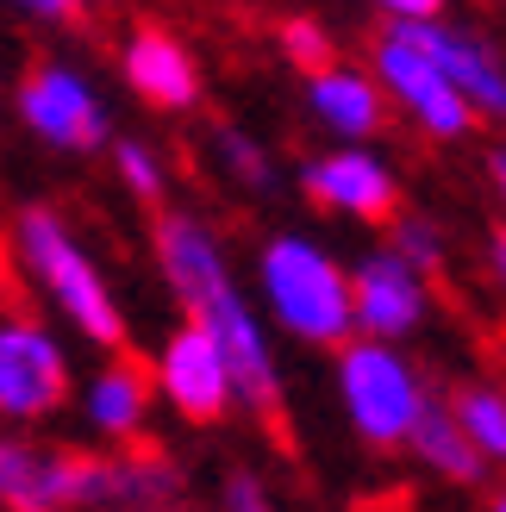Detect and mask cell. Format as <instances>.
Wrapping results in <instances>:
<instances>
[{
	"instance_id": "obj_1",
	"label": "cell",
	"mask_w": 506,
	"mask_h": 512,
	"mask_svg": "<svg viewBox=\"0 0 506 512\" xmlns=\"http://www.w3.org/2000/svg\"><path fill=\"white\" fill-rule=\"evenodd\" d=\"M150 250H157V269L169 281L175 306H182V319L219 344L225 369H232V388H238V406H250L263 425H275L282 419V356H275V331L263 319V306L244 294L225 238L200 213L163 207Z\"/></svg>"
},
{
	"instance_id": "obj_2",
	"label": "cell",
	"mask_w": 506,
	"mask_h": 512,
	"mask_svg": "<svg viewBox=\"0 0 506 512\" xmlns=\"http://www.w3.org/2000/svg\"><path fill=\"white\" fill-rule=\"evenodd\" d=\"M169 494H175V469L163 456H88L0 425V512L157 506Z\"/></svg>"
},
{
	"instance_id": "obj_3",
	"label": "cell",
	"mask_w": 506,
	"mask_h": 512,
	"mask_svg": "<svg viewBox=\"0 0 506 512\" xmlns=\"http://www.w3.org/2000/svg\"><path fill=\"white\" fill-rule=\"evenodd\" d=\"M257 306L269 331L307 344V350H338L357 338L350 325V263L325 250L313 232H269L257 244Z\"/></svg>"
},
{
	"instance_id": "obj_4",
	"label": "cell",
	"mask_w": 506,
	"mask_h": 512,
	"mask_svg": "<svg viewBox=\"0 0 506 512\" xmlns=\"http://www.w3.org/2000/svg\"><path fill=\"white\" fill-rule=\"evenodd\" d=\"M13 256L32 275V288L57 313L75 338H88L94 350H125V306L113 294L107 269L94 263V250L75 238V225L57 207H25L13 219Z\"/></svg>"
},
{
	"instance_id": "obj_5",
	"label": "cell",
	"mask_w": 506,
	"mask_h": 512,
	"mask_svg": "<svg viewBox=\"0 0 506 512\" xmlns=\"http://www.w3.org/2000/svg\"><path fill=\"white\" fill-rule=\"evenodd\" d=\"M332 375H338V406L350 431L369 450H400L413 419L432 400V381L419 375L407 344H382V338H344L332 350Z\"/></svg>"
},
{
	"instance_id": "obj_6",
	"label": "cell",
	"mask_w": 506,
	"mask_h": 512,
	"mask_svg": "<svg viewBox=\"0 0 506 512\" xmlns=\"http://www.w3.org/2000/svg\"><path fill=\"white\" fill-rule=\"evenodd\" d=\"M369 75L382 82L388 113H400L413 132H425L432 144H463L475 132V113L463 107V94L450 88V75L438 69L432 50L419 44L413 25L388 19L382 32H375V44H369Z\"/></svg>"
},
{
	"instance_id": "obj_7",
	"label": "cell",
	"mask_w": 506,
	"mask_h": 512,
	"mask_svg": "<svg viewBox=\"0 0 506 512\" xmlns=\"http://www.w3.org/2000/svg\"><path fill=\"white\" fill-rule=\"evenodd\" d=\"M13 113L38 144L63 150V157H94V150L113 138V113H107V100H100V88L63 57H44L19 75Z\"/></svg>"
},
{
	"instance_id": "obj_8",
	"label": "cell",
	"mask_w": 506,
	"mask_h": 512,
	"mask_svg": "<svg viewBox=\"0 0 506 512\" xmlns=\"http://www.w3.org/2000/svg\"><path fill=\"white\" fill-rule=\"evenodd\" d=\"M75 394V363L69 344L44 319L7 313L0 319V425H44L57 419Z\"/></svg>"
},
{
	"instance_id": "obj_9",
	"label": "cell",
	"mask_w": 506,
	"mask_h": 512,
	"mask_svg": "<svg viewBox=\"0 0 506 512\" xmlns=\"http://www.w3.org/2000/svg\"><path fill=\"white\" fill-rule=\"evenodd\" d=\"M300 194L332 219L388 225L400 213V175L375 144H332L300 163Z\"/></svg>"
},
{
	"instance_id": "obj_10",
	"label": "cell",
	"mask_w": 506,
	"mask_h": 512,
	"mask_svg": "<svg viewBox=\"0 0 506 512\" xmlns=\"http://www.w3.org/2000/svg\"><path fill=\"white\" fill-rule=\"evenodd\" d=\"M150 388H157V400H169L188 425H225L232 406H238V388H232V369H225L219 344L188 319L175 331H163L157 356H150Z\"/></svg>"
},
{
	"instance_id": "obj_11",
	"label": "cell",
	"mask_w": 506,
	"mask_h": 512,
	"mask_svg": "<svg viewBox=\"0 0 506 512\" xmlns=\"http://www.w3.org/2000/svg\"><path fill=\"white\" fill-rule=\"evenodd\" d=\"M425 319H432V275L400 263L388 244L363 250L350 263V325H357V338L407 344L425 331Z\"/></svg>"
},
{
	"instance_id": "obj_12",
	"label": "cell",
	"mask_w": 506,
	"mask_h": 512,
	"mask_svg": "<svg viewBox=\"0 0 506 512\" xmlns=\"http://www.w3.org/2000/svg\"><path fill=\"white\" fill-rule=\"evenodd\" d=\"M413 32L438 57V69L450 75V88L463 94L475 125H506V50L457 19H419Z\"/></svg>"
},
{
	"instance_id": "obj_13",
	"label": "cell",
	"mask_w": 506,
	"mask_h": 512,
	"mask_svg": "<svg viewBox=\"0 0 506 512\" xmlns=\"http://www.w3.org/2000/svg\"><path fill=\"white\" fill-rule=\"evenodd\" d=\"M119 75H125V88H132L144 107H157V113L200 107V63H194V50L175 32H163V25H132V32H125Z\"/></svg>"
},
{
	"instance_id": "obj_14",
	"label": "cell",
	"mask_w": 506,
	"mask_h": 512,
	"mask_svg": "<svg viewBox=\"0 0 506 512\" xmlns=\"http://www.w3.org/2000/svg\"><path fill=\"white\" fill-rule=\"evenodd\" d=\"M307 113H313L319 132H332L338 144H369L388 125V94L369 69L338 57V63L307 75Z\"/></svg>"
},
{
	"instance_id": "obj_15",
	"label": "cell",
	"mask_w": 506,
	"mask_h": 512,
	"mask_svg": "<svg viewBox=\"0 0 506 512\" xmlns=\"http://www.w3.org/2000/svg\"><path fill=\"white\" fill-rule=\"evenodd\" d=\"M150 400H157V388H150V363H138V356L113 350L107 363L94 369V381L82 388V419L100 444H138L144 425H150Z\"/></svg>"
},
{
	"instance_id": "obj_16",
	"label": "cell",
	"mask_w": 506,
	"mask_h": 512,
	"mask_svg": "<svg viewBox=\"0 0 506 512\" xmlns=\"http://www.w3.org/2000/svg\"><path fill=\"white\" fill-rule=\"evenodd\" d=\"M400 450H407L425 475L450 481V488H475V481H488V463L463 438V425L450 419V406H444L438 388H432V400H425V413L413 419V431H407V444H400Z\"/></svg>"
},
{
	"instance_id": "obj_17",
	"label": "cell",
	"mask_w": 506,
	"mask_h": 512,
	"mask_svg": "<svg viewBox=\"0 0 506 512\" xmlns=\"http://www.w3.org/2000/svg\"><path fill=\"white\" fill-rule=\"evenodd\" d=\"M444 406L463 425V438L475 444V456L488 469H506V388L500 381H457L444 394Z\"/></svg>"
},
{
	"instance_id": "obj_18",
	"label": "cell",
	"mask_w": 506,
	"mask_h": 512,
	"mask_svg": "<svg viewBox=\"0 0 506 512\" xmlns=\"http://www.w3.org/2000/svg\"><path fill=\"white\" fill-rule=\"evenodd\" d=\"M213 163H219V175L232 188H244V194H275V157H269V144L250 138V132H238V125H213Z\"/></svg>"
},
{
	"instance_id": "obj_19",
	"label": "cell",
	"mask_w": 506,
	"mask_h": 512,
	"mask_svg": "<svg viewBox=\"0 0 506 512\" xmlns=\"http://www.w3.org/2000/svg\"><path fill=\"white\" fill-rule=\"evenodd\" d=\"M107 157H113V175H119V188L144 200V207H163V194H169V163H163V150L150 144V138H107Z\"/></svg>"
},
{
	"instance_id": "obj_20",
	"label": "cell",
	"mask_w": 506,
	"mask_h": 512,
	"mask_svg": "<svg viewBox=\"0 0 506 512\" xmlns=\"http://www.w3.org/2000/svg\"><path fill=\"white\" fill-rule=\"evenodd\" d=\"M388 225H394L388 250L400 256V263H413L419 275H438V269L450 263V238H444L438 219H425V213H394Z\"/></svg>"
},
{
	"instance_id": "obj_21",
	"label": "cell",
	"mask_w": 506,
	"mask_h": 512,
	"mask_svg": "<svg viewBox=\"0 0 506 512\" xmlns=\"http://www.w3.org/2000/svg\"><path fill=\"white\" fill-rule=\"evenodd\" d=\"M275 44H282V57H288L300 75H313V69H325V63H338V38L325 32L319 19H282Z\"/></svg>"
},
{
	"instance_id": "obj_22",
	"label": "cell",
	"mask_w": 506,
	"mask_h": 512,
	"mask_svg": "<svg viewBox=\"0 0 506 512\" xmlns=\"http://www.w3.org/2000/svg\"><path fill=\"white\" fill-rule=\"evenodd\" d=\"M219 506L225 512H282V506H275V494H269V481L250 475V469H232V475L219 481Z\"/></svg>"
},
{
	"instance_id": "obj_23",
	"label": "cell",
	"mask_w": 506,
	"mask_h": 512,
	"mask_svg": "<svg viewBox=\"0 0 506 512\" xmlns=\"http://www.w3.org/2000/svg\"><path fill=\"white\" fill-rule=\"evenodd\" d=\"M13 7L25 19H38V25H75L88 13V0H13Z\"/></svg>"
},
{
	"instance_id": "obj_24",
	"label": "cell",
	"mask_w": 506,
	"mask_h": 512,
	"mask_svg": "<svg viewBox=\"0 0 506 512\" xmlns=\"http://www.w3.org/2000/svg\"><path fill=\"white\" fill-rule=\"evenodd\" d=\"M382 19H400V25H419V19H444L450 0H375Z\"/></svg>"
},
{
	"instance_id": "obj_25",
	"label": "cell",
	"mask_w": 506,
	"mask_h": 512,
	"mask_svg": "<svg viewBox=\"0 0 506 512\" xmlns=\"http://www.w3.org/2000/svg\"><path fill=\"white\" fill-rule=\"evenodd\" d=\"M488 275L500 281V294H506V225H494V232H488Z\"/></svg>"
},
{
	"instance_id": "obj_26",
	"label": "cell",
	"mask_w": 506,
	"mask_h": 512,
	"mask_svg": "<svg viewBox=\"0 0 506 512\" xmlns=\"http://www.w3.org/2000/svg\"><path fill=\"white\" fill-rule=\"evenodd\" d=\"M488 182H494V200H500V213H506V150L488 157Z\"/></svg>"
},
{
	"instance_id": "obj_27",
	"label": "cell",
	"mask_w": 506,
	"mask_h": 512,
	"mask_svg": "<svg viewBox=\"0 0 506 512\" xmlns=\"http://www.w3.org/2000/svg\"><path fill=\"white\" fill-rule=\"evenodd\" d=\"M488 512H506V488H500V494H494V500H488Z\"/></svg>"
}]
</instances>
